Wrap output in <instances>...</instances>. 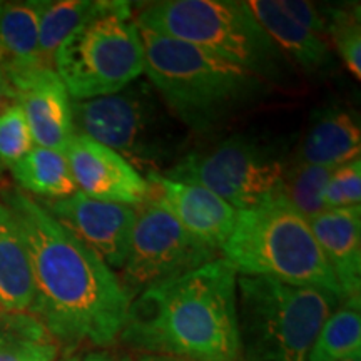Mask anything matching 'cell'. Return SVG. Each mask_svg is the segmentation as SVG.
<instances>
[{"label":"cell","mask_w":361,"mask_h":361,"mask_svg":"<svg viewBox=\"0 0 361 361\" xmlns=\"http://www.w3.org/2000/svg\"><path fill=\"white\" fill-rule=\"evenodd\" d=\"M2 196L29 252L34 318L67 348L114 345L133 301L114 269L39 201L19 189H6Z\"/></svg>","instance_id":"1"},{"label":"cell","mask_w":361,"mask_h":361,"mask_svg":"<svg viewBox=\"0 0 361 361\" xmlns=\"http://www.w3.org/2000/svg\"><path fill=\"white\" fill-rule=\"evenodd\" d=\"M119 340L144 355L239 361L236 269L216 258L144 288L130 301Z\"/></svg>","instance_id":"2"},{"label":"cell","mask_w":361,"mask_h":361,"mask_svg":"<svg viewBox=\"0 0 361 361\" xmlns=\"http://www.w3.org/2000/svg\"><path fill=\"white\" fill-rule=\"evenodd\" d=\"M141 30L144 74L179 123L204 134L264 96L266 82L197 45Z\"/></svg>","instance_id":"3"},{"label":"cell","mask_w":361,"mask_h":361,"mask_svg":"<svg viewBox=\"0 0 361 361\" xmlns=\"http://www.w3.org/2000/svg\"><path fill=\"white\" fill-rule=\"evenodd\" d=\"M223 258L239 276L271 278L331 293L343 301L335 274L316 241L310 221L284 197L238 211Z\"/></svg>","instance_id":"4"},{"label":"cell","mask_w":361,"mask_h":361,"mask_svg":"<svg viewBox=\"0 0 361 361\" xmlns=\"http://www.w3.org/2000/svg\"><path fill=\"white\" fill-rule=\"evenodd\" d=\"M135 24L213 52L266 84L278 82L290 72V62L255 19L247 2L162 0L144 7Z\"/></svg>","instance_id":"5"},{"label":"cell","mask_w":361,"mask_h":361,"mask_svg":"<svg viewBox=\"0 0 361 361\" xmlns=\"http://www.w3.org/2000/svg\"><path fill=\"white\" fill-rule=\"evenodd\" d=\"M340 305L328 291L238 274L241 360L308 361L318 331Z\"/></svg>","instance_id":"6"},{"label":"cell","mask_w":361,"mask_h":361,"mask_svg":"<svg viewBox=\"0 0 361 361\" xmlns=\"http://www.w3.org/2000/svg\"><path fill=\"white\" fill-rule=\"evenodd\" d=\"M72 121L75 133L147 173L157 171L180 147V135L147 84L133 82L111 96L72 101Z\"/></svg>","instance_id":"7"},{"label":"cell","mask_w":361,"mask_h":361,"mask_svg":"<svg viewBox=\"0 0 361 361\" xmlns=\"http://www.w3.org/2000/svg\"><path fill=\"white\" fill-rule=\"evenodd\" d=\"M52 69L74 102L119 92L144 74L141 30L130 12L89 22L61 44Z\"/></svg>","instance_id":"8"},{"label":"cell","mask_w":361,"mask_h":361,"mask_svg":"<svg viewBox=\"0 0 361 361\" xmlns=\"http://www.w3.org/2000/svg\"><path fill=\"white\" fill-rule=\"evenodd\" d=\"M288 159L274 144L234 134L176 161L166 178L209 189L236 211L281 197Z\"/></svg>","instance_id":"9"},{"label":"cell","mask_w":361,"mask_h":361,"mask_svg":"<svg viewBox=\"0 0 361 361\" xmlns=\"http://www.w3.org/2000/svg\"><path fill=\"white\" fill-rule=\"evenodd\" d=\"M219 258L218 251L194 238L151 196L135 209L128 259L123 266L124 288L130 296L144 288Z\"/></svg>","instance_id":"10"},{"label":"cell","mask_w":361,"mask_h":361,"mask_svg":"<svg viewBox=\"0 0 361 361\" xmlns=\"http://www.w3.org/2000/svg\"><path fill=\"white\" fill-rule=\"evenodd\" d=\"M40 204L84 245L96 251L111 269H123L135 224L133 206L90 200L80 191L66 200Z\"/></svg>","instance_id":"11"},{"label":"cell","mask_w":361,"mask_h":361,"mask_svg":"<svg viewBox=\"0 0 361 361\" xmlns=\"http://www.w3.org/2000/svg\"><path fill=\"white\" fill-rule=\"evenodd\" d=\"M64 156L78 191L90 200L141 206L152 196L146 178L133 164L82 134L72 135Z\"/></svg>","instance_id":"12"},{"label":"cell","mask_w":361,"mask_h":361,"mask_svg":"<svg viewBox=\"0 0 361 361\" xmlns=\"http://www.w3.org/2000/svg\"><path fill=\"white\" fill-rule=\"evenodd\" d=\"M24 111L34 144L64 154L72 135V101L52 67H37L8 82Z\"/></svg>","instance_id":"13"},{"label":"cell","mask_w":361,"mask_h":361,"mask_svg":"<svg viewBox=\"0 0 361 361\" xmlns=\"http://www.w3.org/2000/svg\"><path fill=\"white\" fill-rule=\"evenodd\" d=\"M152 194L186 231L216 251L223 250L234 231L238 211L211 192L191 183H180L159 171L146 174Z\"/></svg>","instance_id":"14"},{"label":"cell","mask_w":361,"mask_h":361,"mask_svg":"<svg viewBox=\"0 0 361 361\" xmlns=\"http://www.w3.org/2000/svg\"><path fill=\"white\" fill-rule=\"evenodd\" d=\"M311 229L335 274L343 301L360 296L361 288V207L324 209L310 219Z\"/></svg>","instance_id":"15"},{"label":"cell","mask_w":361,"mask_h":361,"mask_svg":"<svg viewBox=\"0 0 361 361\" xmlns=\"http://www.w3.org/2000/svg\"><path fill=\"white\" fill-rule=\"evenodd\" d=\"M360 149L358 117L343 107H326L314 114L293 161L336 169L360 157Z\"/></svg>","instance_id":"16"},{"label":"cell","mask_w":361,"mask_h":361,"mask_svg":"<svg viewBox=\"0 0 361 361\" xmlns=\"http://www.w3.org/2000/svg\"><path fill=\"white\" fill-rule=\"evenodd\" d=\"M247 7L286 61L295 62L306 74L331 69L333 51L328 39L301 27L273 0H250Z\"/></svg>","instance_id":"17"},{"label":"cell","mask_w":361,"mask_h":361,"mask_svg":"<svg viewBox=\"0 0 361 361\" xmlns=\"http://www.w3.org/2000/svg\"><path fill=\"white\" fill-rule=\"evenodd\" d=\"M40 2H0V74L12 82L45 67L39 52Z\"/></svg>","instance_id":"18"},{"label":"cell","mask_w":361,"mask_h":361,"mask_svg":"<svg viewBox=\"0 0 361 361\" xmlns=\"http://www.w3.org/2000/svg\"><path fill=\"white\" fill-rule=\"evenodd\" d=\"M34 278L29 252L11 209L0 202V308L24 314L34 305Z\"/></svg>","instance_id":"19"},{"label":"cell","mask_w":361,"mask_h":361,"mask_svg":"<svg viewBox=\"0 0 361 361\" xmlns=\"http://www.w3.org/2000/svg\"><path fill=\"white\" fill-rule=\"evenodd\" d=\"M133 12L129 2L123 0H57L40 2L39 17V52L42 64L52 67L54 54L64 40L89 24V22L112 16Z\"/></svg>","instance_id":"20"},{"label":"cell","mask_w":361,"mask_h":361,"mask_svg":"<svg viewBox=\"0 0 361 361\" xmlns=\"http://www.w3.org/2000/svg\"><path fill=\"white\" fill-rule=\"evenodd\" d=\"M11 171L16 183L24 191L49 197V201L66 200L78 192L66 156L52 149L34 146Z\"/></svg>","instance_id":"21"},{"label":"cell","mask_w":361,"mask_h":361,"mask_svg":"<svg viewBox=\"0 0 361 361\" xmlns=\"http://www.w3.org/2000/svg\"><path fill=\"white\" fill-rule=\"evenodd\" d=\"M360 306V296L341 301L318 331L308 361H343L361 355Z\"/></svg>","instance_id":"22"},{"label":"cell","mask_w":361,"mask_h":361,"mask_svg":"<svg viewBox=\"0 0 361 361\" xmlns=\"http://www.w3.org/2000/svg\"><path fill=\"white\" fill-rule=\"evenodd\" d=\"M59 346L34 316L11 314L0 322V361H56Z\"/></svg>","instance_id":"23"},{"label":"cell","mask_w":361,"mask_h":361,"mask_svg":"<svg viewBox=\"0 0 361 361\" xmlns=\"http://www.w3.org/2000/svg\"><path fill=\"white\" fill-rule=\"evenodd\" d=\"M333 171L293 161L284 169L281 196L301 216L308 221L313 219L324 211L323 192Z\"/></svg>","instance_id":"24"},{"label":"cell","mask_w":361,"mask_h":361,"mask_svg":"<svg viewBox=\"0 0 361 361\" xmlns=\"http://www.w3.org/2000/svg\"><path fill=\"white\" fill-rule=\"evenodd\" d=\"M326 19V39L335 45L338 56L356 79L361 78L360 7L323 8ZM328 40V42H329Z\"/></svg>","instance_id":"25"},{"label":"cell","mask_w":361,"mask_h":361,"mask_svg":"<svg viewBox=\"0 0 361 361\" xmlns=\"http://www.w3.org/2000/svg\"><path fill=\"white\" fill-rule=\"evenodd\" d=\"M35 146L22 107L16 101L0 112V168H12Z\"/></svg>","instance_id":"26"},{"label":"cell","mask_w":361,"mask_h":361,"mask_svg":"<svg viewBox=\"0 0 361 361\" xmlns=\"http://www.w3.org/2000/svg\"><path fill=\"white\" fill-rule=\"evenodd\" d=\"M361 201V161L360 157L345 162L329 176L323 192L324 209H345L360 206Z\"/></svg>","instance_id":"27"},{"label":"cell","mask_w":361,"mask_h":361,"mask_svg":"<svg viewBox=\"0 0 361 361\" xmlns=\"http://www.w3.org/2000/svg\"><path fill=\"white\" fill-rule=\"evenodd\" d=\"M278 6L301 27L326 39V19H324L323 8H318L314 4L305 2V0H281Z\"/></svg>","instance_id":"28"},{"label":"cell","mask_w":361,"mask_h":361,"mask_svg":"<svg viewBox=\"0 0 361 361\" xmlns=\"http://www.w3.org/2000/svg\"><path fill=\"white\" fill-rule=\"evenodd\" d=\"M82 361H135L128 355H119V353H111V351L99 350V351H90L85 355Z\"/></svg>","instance_id":"29"},{"label":"cell","mask_w":361,"mask_h":361,"mask_svg":"<svg viewBox=\"0 0 361 361\" xmlns=\"http://www.w3.org/2000/svg\"><path fill=\"white\" fill-rule=\"evenodd\" d=\"M13 102V94L11 85H8L7 79L0 74V112H2L8 104Z\"/></svg>","instance_id":"30"},{"label":"cell","mask_w":361,"mask_h":361,"mask_svg":"<svg viewBox=\"0 0 361 361\" xmlns=\"http://www.w3.org/2000/svg\"><path fill=\"white\" fill-rule=\"evenodd\" d=\"M135 361H201L192 358H183V356H169V355H144L139 353Z\"/></svg>","instance_id":"31"},{"label":"cell","mask_w":361,"mask_h":361,"mask_svg":"<svg viewBox=\"0 0 361 361\" xmlns=\"http://www.w3.org/2000/svg\"><path fill=\"white\" fill-rule=\"evenodd\" d=\"M343 361H361V355H356V356H351V358H346Z\"/></svg>","instance_id":"32"},{"label":"cell","mask_w":361,"mask_h":361,"mask_svg":"<svg viewBox=\"0 0 361 361\" xmlns=\"http://www.w3.org/2000/svg\"><path fill=\"white\" fill-rule=\"evenodd\" d=\"M61 361H82V360L78 358V356H69V358H64V360H61Z\"/></svg>","instance_id":"33"},{"label":"cell","mask_w":361,"mask_h":361,"mask_svg":"<svg viewBox=\"0 0 361 361\" xmlns=\"http://www.w3.org/2000/svg\"><path fill=\"white\" fill-rule=\"evenodd\" d=\"M0 322H2V308H0Z\"/></svg>","instance_id":"34"}]
</instances>
